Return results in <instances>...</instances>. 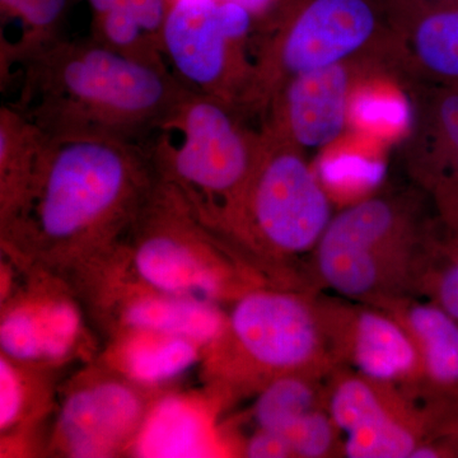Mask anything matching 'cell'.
<instances>
[{
    "mask_svg": "<svg viewBox=\"0 0 458 458\" xmlns=\"http://www.w3.org/2000/svg\"><path fill=\"white\" fill-rule=\"evenodd\" d=\"M245 456L251 458H286L293 457L291 445L283 434L256 430L247 441Z\"/></svg>",
    "mask_w": 458,
    "mask_h": 458,
    "instance_id": "obj_26",
    "label": "cell"
},
{
    "mask_svg": "<svg viewBox=\"0 0 458 458\" xmlns=\"http://www.w3.org/2000/svg\"><path fill=\"white\" fill-rule=\"evenodd\" d=\"M375 306L399 319L414 340L420 360L417 403L429 420L434 438L458 445V322L418 295Z\"/></svg>",
    "mask_w": 458,
    "mask_h": 458,
    "instance_id": "obj_12",
    "label": "cell"
},
{
    "mask_svg": "<svg viewBox=\"0 0 458 458\" xmlns=\"http://www.w3.org/2000/svg\"><path fill=\"white\" fill-rule=\"evenodd\" d=\"M428 198L414 185L335 214L311 256L315 283L339 297L370 304L415 295L438 231Z\"/></svg>",
    "mask_w": 458,
    "mask_h": 458,
    "instance_id": "obj_3",
    "label": "cell"
},
{
    "mask_svg": "<svg viewBox=\"0 0 458 458\" xmlns=\"http://www.w3.org/2000/svg\"><path fill=\"white\" fill-rule=\"evenodd\" d=\"M429 197L443 237L458 245V185L436 190Z\"/></svg>",
    "mask_w": 458,
    "mask_h": 458,
    "instance_id": "obj_25",
    "label": "cell"
},
{
    "mask_svg": "<svg viewBox=\"0 0 458 458\" xmlns=\"http://www.w3.org/2000/svg\"><path fill=\"white\" fill-rule=\"evenodd\" d=\"M442 2H458V0H442Z\"/></svg>",
    "mask_w": 458,
    "mask_h": 458,
    "instance_id": "obj_29",
    "label": "cell"
},
{
    "mask_svg": "<svg viewBox=\"0 0 458 458\" xmlns=\"http://www.w3.org/2000/svg\"><path fill=\"white\" fill-rule=\"evenodd\" d=\"M77 2H82V0H77ZM83 2L89 3L92 17L104 16L114 8L128 4V0H83Z\"/></svg>",
    "mask_w": 458,
    "mask_h": 458,
    "instance_id": "obj_27",
    "label": "cell"
},
{
    "mask_svg": "<svg viewBox=\"0 0 458 458\" xmlns=\"http://www.w3.org/2000/svg\"><path fill=\"white\" fill-rule=\"evenodd\" d=\"M158 179L149 141L49 140L25 203L2 229L45 252L93 251L134 227Z\"/></svg>",
    "mask_w": 458,
    "mask_h": 458,
    "instance_id": "obj_2",
    "label": "cell"
},
{
    "mask_svg": "<svg viewBox=\"0 0 458 458\" xmlns=\"http://www.w3.org/2000/svg\"><path fill=\"white\" fill-rule=\"evenodd\" d=\"M2 349L17 360L47 358V339L38 309H17L3 319L0 328Z\"/></svg>",
    "mask_w": 458,
    "mask_h": 458,
    "instance_id": "obj_22",
    "label": "cell"
},
{
    "mask_svg": "<svg viewBox=\"0 0 458 458\" xmlns=\"http://www.w3.org/2000/svg\"><path fill=\"white\" fill-rule=\"evenodd\" d=\"M143 408L120 382H99L75 391L60 411L57 434L72 457H106L140 429Z\"/></svg>",
    "mask_w": 458,
    "mask_h": 458,
    "instance_id": "obj_15",
    "label": "cell"
},
{
    "mask_svg": "<svg viewBox=\"0 0 458 458\" xmlns=\"http://www.w3.org/2000/svg\"><path fill=\"white\" fill-rule=\"evenodd\" d=\"M17 66L21 86L13 105L49 140L148 143L165 132L188 89L167 63L126 55L92 36L53 42Z\"/></svg>",
    "mask_w": 458,
    "mask_h": 458,
    "instance_id": "obj_1",
    "label": "cell"
},
{
    "mask_svg": "<svg viewBox=\"0 0 458 458\" xmlns=\"http://www.w3.org/2000/svg\"><path fill=\"white\" fill-rule=\"evenodd\" d=\"M258 164L227 236L279 261L312 256L333 219L304 150L260 125Z\"/></svg>",
    "mask_w": 458,
    "mask_h": 458,
    "instance_id": "obj_6",
    "label": "cell"
},
{
    "mask_svg": "<svg viewBox=\"0 0 458 458\" xmlns=\"http://www.w3.org/2000/svg\"><path fill=\"white\" fill-rule=\"evenodd\" d=\"M415 295L432 301L458 322V245L437 231L421 267Z\"/></svg>",
    "mask_w": 458,
    "mask_h": 458,
    "instance_id": "obj_21",
    "label": "cell"
},
{
    "mask_svg": "<svg viewBox=\"0 0 458 458\" xmlns=\"http://www.w3.org/2000/svg\"><path fill=\"white\" fill-rule=\"evenodd\" d=\"M388 73L401 82L458 86V2L393 0Z\"/></svg>",
    "mask_w": 458,
    "mask_h": 458,
    "instance_id": "obj_13",
    "label": "cell"
},
{
    "mask_svg": "<svg viewBox=\"0 0 458 458\" xmlns=\"http://www.w3.org/2000/svg\"><path fill=\"white\" fill-rule=\"evenodd\" d=\"M293 457H340V436L327 406L313 410L284 434Z\"/></svg>",
    "mask_w": 458,
    "mask_h": 458,
    "instance_id": "obj_23",
    "label": "cell"
},
{
    "mask_svg": "<svg viewBox=\"0 0 458 458\" xmlns=\"http://www.w3.org/2000/svg\"><path fill=\"white\" fill-rule=\"evenodd\" d=\"M208 430V423L194 406L167 399L141 424L135 451L143 457L207 456L210 451Z\"/></svg>",
    "mask_w": 458,
    "mask_h": 458,
    "instance_id": "obj_18",
    "label": "cell"
},
{
    "mask_svg": "<svg viewBox=\"0 0 458 458\" xmlns=\"http://www.w3.org/2000/svg\"><path fill=\"white\" fill-rule=\"evenodd\" d=\"M318 300L336 367L397 388L417 403L420 360L399 319L375 304L339 295L318 294Z\"/></svg>",
    "mask_w": 458,
    "mask_h": 458,
    "instance_id": "obj_10",
    "label": "cell"
},
{
    "mask_svg": "<svg viewBox=\"0 0 458 458\" xmlns=\"http://www.w3.org/2000/svg\"><path fill=\"white\" fill-rule=\"evenodd\" d=\"M250 120L234 105L188 89L165 132L149 140L159 171L223 233L236 219L260 155L261 128Z\"/></svg>",
    "mask_w": 458,
    "mask_h": 458,
    "instance_id": "obj_5",
    "label": "cell"
},
{
    "mask_svg": "<svg viewBox=\"0 0 458 458\" xmlns=\"http://www.w3.org/2000/svg\"><path fill=\"white\" fill-rule=\"evenodd\" d=\"M411 122L401 144L409 179L428 195L458 185V86L403 83Z\"/></svg>",
    "mask_w": 458,
    "mask_h": 458,
    "instance_id": "obj_14",
    "label": "cell"
},
{
    "mask_svg": "<svg viewBox=\"0 0 458 458\" xmlns=\"http://www.w3.org/2000/svg\"><path fill=\"white\" fill-rule=\"evenodd\" d=\"M258 14L236 0H172L159 47L186 89L242 108Z\"/></svg>",
    "mask_w": 458,
    "mask_h": 458,
    "instance_id": "obj_8",
    "label": "cell"
},
{
    "mask_svg": "<svg viewBox=\"0 0 458 458\" xmlns=\"http://www.w3.org/2000/svg\"><path fill=\"white\" fill-rule=\"evenodd\" d=\"M457 454H458V445H457Z\"/></svg>",
    "mask_w": 458,
    "mask_h": 458,
    "instance_id": "obj_30",
    "label": "cell"
},
{
    "mask_svg": "<svg viewBox=\"0 0 458 458\" xmlns=\"http://www.w3.org/2000/svg\"><path fill=\"white\" fill-rule=\"evenodd\" d=\"M49 144L45 132L13 104L0 107L2 227L20 212Z\"/></svg>",
    "mask_w": 458,
    "mask_h": 458,
    "instance_id": "obj_16",
    "label": "cell"
},
{
    "mask_svg": "<svg viewBox=\"0 0 458 458\" xmlns=\"http://www.w3.org/2000/svg\"><path fill=\"white\" fill-rule=\"evenodd\" d=\"M125 322L137 333L183 337L197 344L216 339L225 327L221 316L205 301L165 293L132 302Z\"/></svg>",
    "mask_w": 458,
    "mask_h": 458,
    "instance_id": "obj_17",
    "label": "cell"
},
{
    "mask_svg": "<svg viewBox=\"0 0 458 458\" xmlns=\"http://www.w3.org/2000/svg\"><path fill=\"white\" fill-rule=\"evenodd\" d=\"M330 375L283 376L265 385L259 391L252 409L258 430L284 436L313 410L327 406V386Z\"/></svg>",
    "mask_w": 458,
    "mask_h": 458,
    "instance_id": "obj_19",
    "label": "cell"
},
{
    "mask_svg": "<svg viewBox=\"0 0 458 458\" xmlns=\"http://www.w3.org/2000/svg\"><path fill=\"white\" fill-rule=\"evenodd\" d=\"M327 409L340 436V457L412 458L434 442L423 410L397 388L336 367L327 378Z\"/></svg>",
    "mask_w": 458,
    "mask_h": 458,
    "instance_id": "obj_9",
    "label": "cell"
},
{
    "mask_svg": "<svg viewBox=\"0 0 458 458\" xmlns=\"http://www.w3.org/2000/svg\"><path fill=\"white\" fill-rule=\"evenodd\" d=\"M17 0H0V13H2V23L12 20Z\"/></svg>",
    "mask_w": 458,
    "mask_h": 458,
    "instance_id": "obj_28",
    "label": "cell"
},
{
    "mask_svg": "<svg viewBox=\"0 0 458 458\" xmlns=\"http://www.w3.org/2000/svg\"><path fill=\"white\" fill-rule=\"evenodd\" d=\"M393 41V0H270L256 20L242 111L261 122L292 78L346 60L372 57L387 71Z\"/></svg>",
    "mask_w": 458,
    "mask_h": 458,
    "instance_id": "obj_4",
    "label": "cell"
},
{
    "mask_svg": "<svg viewBox=\"0 0 458 458\" xmlns=\"http://www.w3.org/2000/svg\"><path fill=\"white\" fill-rule=\"evenodd\" d=\"M381 72L387 73L379 60L358 57L297 75L271 99L260 125L302 150L327 147L345 129L352 92L361 78Z\"/></svg>",
    "mask_w": 458,
    "mask_h": 458,
    "instance_id": "obj_11",
    "label": "cell"
},
{
    "mask_svg": "<svg viewBox=\"0 0 458 458\" xmlns=\"http://www.w3.org/2000/svg\"><path fill=\"white\" fill-rule=\"evenodd\" d=\"M23 405V390L16 370L8 360L0 361V427L13 426Z\"/></svg>",
    "mask_w": 458,
    "mask_h": 458,
    "instance_id": "obj_24",
    "label": "cell"
},
{
    "mask_svg": "<svg viewBox=\"0 0 458 458\" xmlns=\"http://www.w3.org/2000/svg\"><path fill=\"white\" fill-rule=\"evenodd\" d=\"M222 335L228 376L251 390L260 391L279 377L327 376L336 369L313 291L260 289L243 294Z\"/></svg>",
    "mask_w": 458,
    "mask_h": 458,
    "instance_id": "obj_7",
    "label": "cell"
},
{
    "mask_svg": "<svg viewBox=\"0 0 458 458\" xmlns=\"http://www.w3.org/2000/svg\"><path fill=\"white\" fill-rule=\"evenodd\" d=\"M123 361L129 375L144 384H158L185 372L198 360L199 344L183 337L138 333Z\"/></svg>",
    "mask_w": 458,
    "mask_h": 458,
    "instance_id": "obj_20",
    "label": "cell"
}]
</instances>
